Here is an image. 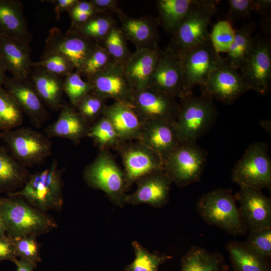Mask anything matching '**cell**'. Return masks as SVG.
Segmentation results:
<instances>
[{
  "label": "cell",
  "mask_w": 271,
  "mask_h": 271,
  "mask_svg": "<svg viewBox=\"0 0 271 271\" xmlns=\"http://www.w3.org/2000/svg\"><path fill=\"white\" fill-rule=\"evenodd\" d=\"M77 71L66 76L63 83V91L67 95L70 104L76 107L79 101L91 93V87L87 81H84Z\"/></svg>",
  "instance_id": "cell-40"
},
{
  "label": "cell",
  "mask_w": 271,
  "mask_h": 271,
  "mask_svg": "<svg viewBox=\"0 0 271 271\" xmlns=\"http://www.w3.org/2000/svg\"><path fill=\"white\" fill-rule=\"evenodd\" d=\"M90 126L74 106L64 103L57 120L47 126L44 132L48 138H64L78 145L87 137Z\"/></svg>",
  "instance_id": "cell-26"
},
{
  "label": "cell",
  "mask_w": 271,
  "mask_h": 271,
  "mask_svg": "<svg viewBox=\"0 0 271 271\" xmlns=\"http://www.w3.org/2000/svg\"><path fill=\"white\" fill-rule=\"evenodd\" d=\"M100 45L105 48L112 61L122 65L131 54L126 40L117 24L112 28Z\"/></svg>",
  "instance_id": "cell-38"
},
{
  "label": "cell",
  "mask_w": 271,
  "mask_h": 271,
  "mask_svg": "<svg viewBox=\"0 0 271 271\" xmlns=\"http://www.w3.org/2000/svg\"><path fill=\"white\" fill-rule=\"evenodd\" d=\"M87 137L91 138L99 150H116L123 143L109 120L102 115L90 125Z\"/></svg>",
  "instance_id": "cell-33"
},
{
  "label": "cell",
  "mask_w": 271,
  "mask_h": 271,
  "mask_svg": "<svg viewBox=\"0 0 271 271\" xmlns=\"http://www.w3.org/2000/svg\"><path fill=\"white\" fill-rule=\"evenodd\" d=\"M130 104L145 122L161 119L175 122L180 106L176 98L150 87L133 91Z\"/></svg>",
  "instance_id": "cell-15"
},
{
  "label": "cell",
  "mask_w": 271,
  "mask_h": 271,
  "mask_svg": "<svg viewBox=\"0 0 271 271\" xmlns=\"http://www.w3.org/2000/svg\"><path fill=\"white\" fill-rule=\"evenodd\" d=\"M97 43L74 29L63 32L54 27L49 31L46 45L41 57L58 54L69 60L79 72Z\"/></svg>",
  "instance_id": "cell-11"
},
{
  "label": "cell",
  "mask_w": 271,
  "mask_h": 271,
  "mask_svg": "<svg viewBox=\"0 0 271 271\" xmlns=\"http://www.w3.org/2000/svg\"><path fill=\"white\" fill-rule=\"evenodd\" d=\"M220 2L216 0H202L172 35L165 51L176 56L209 42L208 27Z\"/></svg>",
  "instance_id": "cell-5"
},
{
  "label": "cell",
  "mask_w": 271,
  "mask_h": 271,
  "mask_svg": "<svg viewBox=\"0 0 271 271\" xmlns=\"http://www.w3.org/2000/svg\"><path fill=\"white\" fill-rule=\"evenodd\" d=\"M226 20L232 23L250 17L254 12L253 0H229Z\"/></svg>",
  "instance_id": "cell-46"
},
{
  "label": "cell",
  "mask_w": 271,
  "mask_h": 271,
  "mask_svg": "<svg viewBox=\"0 0 271 271\" xmlns=\"http://www.w3.org/2000/svg\"><path fill=\"white\" fill-rule=\"evenodd\" d=\"M83 176L89 186L104 192L115 205L122 207L126 204L124 172L107 150H99L84 169Z\"/></svg>",
  "instance_id": "cell-6"
},
{
  "label": "cell",
  "mask_w": 271,
  "mask_h": 271,
  "mask_svg": "<svg viewBox=\"0 0 271 271\" xmlns=\"http://www.w3.org/2000/svg\"><path fill=\"white\" fill-rule=\"evenodd\" d=\"M78 0H56L51 1L54 5V12L57 20H59L62 13L68 12L77 2Z\"/></svg>",
  "instance_id": "cell-50"
},
{
  "label": "cell",
  "mask_w": 271,
  "mask_h": 271,
  "mask_svg": "<svg viewBox=\"0 0 271 271\" xmlns=\"http://www.w3.org/2000/svg\"><path fill=\"white\" fill-rule=\"evenodd\" d=\"M149 87L180 99L189 95L179 61L165 50L151 77Z\"/></svg>",
  "instance_id": "cell-18"
},
{
  "label": "cell",
  "mask_w": 271,
  "mask_h": 271,
  "mask_svg": "<svg viewBox=\"0 0 271 271\" xmlns=\"http://www.w3.org/2000/svg\"><path fill=\"white\" fill-rule=\"evenodd\" d=\"M202 0H158L156 2L159 24L173 35L192 9Z\"/></svg>",
  "instance_id": "cell-30"
},
{
  "label": "cell",
  "mask_w": 271,
  "mask_h": 271,
  "mask_svg": "<svg viewBox=\"0 0 271 271\" xmlns=\"http://www.w3.org/2000/svg\"><path fill=\"white\" fill-rule=\"evenodd\" d=\"M12 239L7 236L0 237V261L16 259Z\"/></svg>",
  "instance_id": "cell-47"
},
{
  "label": "cell",
  "mask_w": 271,
  "mask_h": 271,
  "mask_svg": "<svg viewBox=\"0 0 271 271\" xmlns=\"http://www.w3.org/2000/svg\"><path fill=\"white\" fill-rule=\"evenodd\" d=\"M196 209L207 224L214 225L228 234H245V228L236 203L235 195L229 189L217 188L203 194Z\"/></svg>",
  "instance_id": "cell-2"
},
{
  "label": "cell",
  "mask_w": 271,
  "mask_h": 271,
  "mask_svg": "<svg viewBox=\"0 0 271 271\" xmlns=\"http://www.w3.org/2000/svg\"><path fill=\"white\" fill-rule=\"evenodd\" d=\"M207 152L196 143H182L165 161L163 171L180 188L198 182L205 169Z\"/></svg>",
  "instance_id": "cell-7"
},
{
  "label": "cell",
  "mask_w": 271,
  "mask_h": 271,
  "mask_svg": "<svg viewBox=\"0 0 271 271\" xmlns=\"http://www.w3.org/2000/svg\"><path fill=\"white\" fill-rule=\"evenodd\" d=\"M136 183L137 189L133 193L126 194V204H145L162 208L168 203L172 181L164 171L148 175Z\"/></svg>",
  "instance_id": "cell-19"
},
{
  "label": "cell",
  "mask_w": 271,
  "mask_h": 271,
  "mask_svg": "<svg viewBox=\"0 0 271 271\" xmlns=\"http://www.w3.org/2000/svg\"><path fill=\"white\" fill-rule=\"evenodd\" d=\"M17 266L16 271H34L37 264L24 259L16 258L13 261Z\"/></svg>",
  "instance_id": "cell-53"
},
{
  "label": "cell",
  "mask_w": 271,
  "mask_h": 271,
  "mask_svg": "<svg viewBox=\"0 0 271 271\" xmlns=\"http://www.w3.org/2000/svg\"><path fill=\"white\" fill-rule=\"evenodd\" d=\"M0 213L6 233L12 238L36 236L56 227L49 217L16 198L1 199Z\"/></svg>",
  "instance_id": "cell-3"
},
{
  "label": "cell",
  "mask_w": 271,
  "mask_h": 271,
  "mask_svg": "<svg viewBox=\"0 0 271 271\" xmlns=\"http://www.w3.org/2000/svg\"><path fill=\"white\" fill-rule=\"evenodd\" d=\"M106 100L92 93L85 95L75 107L90 125L100 117L106 106Z\"/></svg>",
  "instance_id": "cell-42"
},
{
  "label": "cell",
  "mask_w": 271,
  "mask_h": 271,
  "mask_svg": "<svg viewBox=\"0 0 271 271\" xmlns=\"http://www.w3.org/2000/svg\"><path fill=\"white\" fill-rule=\"evenodd\" d=\"M30 79L43 102L52 110L61 109L65 103L63 99L64 81L61 77L34 67Z\"/></svg>",
  "instance_id": "cell-28"
},
{
  "label": "cell",
  "mask_w": 271,
  "mask_h": 271,
  "mask_svg": "<svg viewBox=\"0 0 271 271\" xmlns=\"http://www.w3.org/2000/svg\"><path fill=\"white\" fill-rule=\"evenodd\" d=\"M97 13H116L119 8L116 0H91Z\"/></svg>",
  "instance_id": "cell-48"
},
{
  "label": "cell",
  "mask_w": 271,
  "mask_h": 271,
  "mask_svg": "<svg viewBox=\"0 0 271 271\" xmlns=\"http://www.w3.org/2000/svg\"><path fill=\"white\" fill-rule=\"evenodd\" d=\"M116 14L121 23L120 29L123 35L137 49L154 48L158 46L160 36L158 27L160 24L158 18L150 16L131 18L120 9Z\"/></svg>",
  "instance_id": "cell-23"
},
{
  "label": "cell",
  "mask_w": 271,
  "mask_h": 271,
  "mask_svg": "<svg viewBox=\"0 0 271 271\" xmlns=\"http://www.w3.org/2000/svg\"><path fill=\"white\" fill-rule=\"evenodd\" d=\"M28 178L25 166L0 150V188L24 185Z\"/></svg>",
  "instance_id": "cell-34"
},
{
  "label": "cell",
  "mask_w": 271,
  "mask_h": 271,
  "mask_svg": "<svg viewBox=\"0 0 271 271\" xmlns=\"http://www.w3.org/2000/svg\"><path fill=\"white\" fill-rule=\"evenodd\" d=\"M174 122L180 143H196L215 123L218 113L213 100L205 95L190 94L181 99Z\"/></svg>",
  "instance_id": "cell-1"
},
{
  "label": "cell",
  "mask_w": 271,
  "mask_h": 271,
  "mask_svg": "<svg viewBox=\"0 0 271 271\" xmlns=\"http://www.w3.org/2000/svg\"><path fill=\"white\" fill-rule=\"evenodd\" d=\"M254 12L268 17L270 11V0H253Z\"/></svg>",
  "instance_id": "cell-52"
},
{
  "label": "cell",
  "mask_w": 271,
  "mask_h": 271,
  "mask_svg": "<svg viewBox=\"0 0 271 271\" xmlns=\"http://www.w3.org/2000/svg\"><path fill=\"white\" fill-rule=\"evenodd\" d=\"M231 178L239 186L270 190L271 160L267 144L257 142L249 145L234 165Z\"/></svg>",
  "instance_id": "cell-8"
},
{
  "label": "cell",
  "mask_w": 271,
  "mask_h": 271,
  "mask_svg": "<svg viewBox=\"0 0 271 271\" xmlns=\"http://www.w3.org/2000/svg\"><path fill=\"white\" fill-rule=\"evenodd\" d=\"M132 246L135 258L125 267V271H159L161 264L172 258L164 253L151 252L137 241L132 242Z\"/></svg>",
  "instance_id": "cell-36"
},
{
  "label": "cell",
  "mask_w": 271,
  "mask_h": 271,
  "mask_svg": "<svg viewBox=\"0 0 271 271\" xmlns=\"http://www.w3.org/2000/svg\"><path fill=\"white\" fill-rule=\"evenodd\" d=\"M96 14L98 13H84L70 16L71 21L70 28H76L82 25Z\"/></svg>",
  "instance_id": "cell-51"
},
{
  "label": "cell",
  "mask_w": 271,
  "mask_h": 271,
  "mask_svg": "<svg viewBox=\"0 0 271 271\" xmlns=\"http://www.w3.org/2000/svg\"><path fill=\"white\" fill-rule=\"evenodd\" d=\"M25 17L22 3L0 0V35L29 43L33 36Z\"/></svg>",
  "instance_id": "cell-27"
},
{
  "label": "cell",
  "mask_w": 271,
  "mask_h": 271,
  "mask_svg": "<svg viewBox=\"0 0 271 271\" xmlns=\"http://www.w3.org/2000/svg\"><path fill=\"white\" fill-rule=\"evenodd\" d=\"M174 56L181 64L188 94L193 93V87L200 86L209 73L225 61L210 41Z\"/></svg>",
  "instance_id": "cell-12"
},
{
  "label": "cell",
  "mask_w": 271,
  "mask_h": 271,
  "mask_svg": "<svg viewBox=\"0 0 271 271\" xmlns=\"http://www.w3.org/2000/svg\"><path fill=\"white\" fill-rule=\"evenodd\" d=\"M223 261L218 252L192 246L182 257L181 271H222Z\"/></svg>",
  "instance_id": "cell-32"
},
{
  "label": "cell",
  "mask_w": 271,
  "mask_h": 271,
  "mask_svg": "<svg viewBox=\"0 0 271 271\" xmlns=\"http://www.w3.org/2000/svg\"><path fill=\"white\" fill-rule=\"evenodd\" d=\"M0 130H1V128H0ZM1 138H2V133H1V131H0V139Z\"/></svg>",
  "instance_id": "cell-56"
},
{
  "label": "cell",
  "mask_w": 271,
  "mask_h": 271,
  "mask_svg": "<svg viewBox=\"0 0 271 271\" xmlns=\"http://www.w3.org/2000/svg\"><path fill=\"white\" fill-rule=\"evenodd\" d=\"M6 236L3 220L0 213V237Z\"/></svg>",
  "instance_id": "cell-55"
},
{
  "label": "cell",
  "mask_w": 271,
  "mask_h": 271,
  "mask_svg": "<svg viewBox=\"0 0 271 271\" xmlns=\"http://www.w3.org/2000/svg\"><path fill=\"white\" fill-rule=\"evenodd\" d=\"M235 35L232 24L227 20H221L213 27L209 33V40L214 50L219 54L227 53Z\"/></svg>",
  "instance_id": "cell-39"
},
{
  "label": "cell",
  "mask_w": 271,
  "mask_h": 271,
  "mask_svg": "<svg viewBox=\"0 0 271 271\" xmlns=\"http://www.w3.org/2000/svg\"><path fill=\"white\" fill-rule=\"evenodd\" d=\"M260 254L271 256V227L249 231L245 242Z\"/></svg>",
  "instance_id": "cell-45"
},
{
  "label": "cell",
  "mask_w": 271,
  "mask_h": 271,
  "mask_svg": "<svg viewBox=\"0 0 271 271\" xmlns=\"http://www.w3.org/2000/svg\"><path fill=\"white\" fill-rule=\"evenodd\" d=\"M116 24L111 13H98L82 25L74 29L83 36L101 45L112 28Z\"/></svg>",
  "instance_id": "cell-35"
},
{
  "label": "cell",
  "mask_w": 271,
  "mask_h": 271,
  "mask_svg": "<svg viewBox=\"0 0 271 271\" xmlns=\"http://www.w3.org/2000/svg\"><path fill=\"white\" fill-rule=\"evenodd\" d=\"M14 157L24 166L38 165L52 152V142L44 134L30 128L6 130L2 133Z\"/></svg>",
  "instance_id": "cell-10"
},
{
  "label": "cell",
  "mask_w": 271,
  "mask_h": 271,
  "mask_svg": "<svg viewBox=\"0 0 271 271\" xmlns=\"http://www.w3.org/2000/svg\"><path fill=\"white\" fill-rule=\"evenodd\" d=\"M10 195L24 198L40 211L61 208L62 182L57 161L54 159L48 167L29 177L22 189Z\"/></svg>",
  "instance_id": "cell-4"
},
{
  "label": "cell",
  "mask_w": 271,
  "mask_h": 271,
  "mask_svg": "<svg viewBox=\"0 0 271 271\" xmlns=\"http://www.w3.org/2000/svg\"><path fill=\"white\" fill-rule=\"evenodd\" d=\"M23 120L22 111L7 90L0 86L1 129H12L20 125Z\"/></svg>",
  "instance_id": "cell-37"
},
{
  "label": "cell",
  "mask_w": 271,
  "mask_h": 271,
  "mask_svg": "<svg viewBox=\"0 0 271 271\" xmlns=\"http://www.w3.org/2000/svg\"><path fill=\"white\" fill-rule=\"evenodd\" d=\"M103 115L112 124L123 143L137 141L145 123L126 102L114 101L106 105Z\"/></svg>",
  "instance_id": "cell-25"
},
{
  "label": "cell",
  "mask_w": 271,
  "mask_h": 271,
  "mask_svg": "<svg viewBox=\"0 0 271 271\" xmlns=\"http://www.w3.org/2000/svg\"><path fill=\"white\" fill-rule=\"evenodd\" d=\"M200 87L201 95L228 105L250 90L238 70L225 60L209 73Z\"/></svg>",
  "instance_id": "cell-13"
},
{
  "label": "cell",
  "mask_w": 271,
  "mask_h": 271,
  "mask_svg": "<svg viewBox=\"0 0 271 271\" xmlns=\"http://www.w3.org/2000/svg\"><path fill=\"white\" fill-rule=\"evenodd\" d=\"M36 236L12 238L16 256L36 264L41 261L39 246Z\"/></svg>",
  "instance_id": "cell-43"
},
{
  "label": "cell",
  "mask_w": 271,
  "mask_h": 271,
  "mask_svg": "<svg viewBox=\"0 0 271 271\" xmlns=\"http://www.w3.org/2000/svg\"><path fill=\"white\" fill-rule=\"evenodd\" d=\"M136 141L155 152L161 159L163 164L180 143L174 122L161 119L145 122Z\"/></svg>",
  "instance_id": "cell-21"
},
{
  "label": "cell",
  "mask_w": 271,
  "mask_h": 271,
  "mask_svg": "<svg viewBox=\"0 0 271 271\" xmlns=\"http://www.w3.org/2000/svg\"><path fill=\"white\" fill-rule=\"evenodd\" d=\"M91 93L107 100L130 103L133 91L123 71V65L112 61L103 70L87 78Z\"/></svg>",
  "instance_id": "cell-17"
},
{
  "label": "cell",
  "mask_w": 271,
  "mask_h": 271,
  "mask_svg": "<svg viewBox=\"0 0 271 271\" xmlns=\"http://www.w3.org/2000/svg\"><path fill=\"white\" fill-rule=\"evenodd\" d=\"M42 68L59 76H67L74 70L72 63L66 58L58 54H51L40 57V60L33 62L32 68Z\"/></svg>",
  "instance_id": "cell-41"
},
{
  "label": "cell",
  "mask_w": 271,
  "mask_h": 271,
  "mask_svg": "<svg viewBox=\"0 0 271 271\" xmlns=\"http://www.w3.org/2000/svg\"><path fill=\"white\" fill-rule=\"evenodd\" d=\"M68 13L69 16L84 13H97L90 1L80 0H78Z\"/></svg>",
  "instance_id": "cell-49"
},
{
  "label": "cell",
  "mask_w": 271,
  "mask_h": 271,
  "mask_svg": "<svg viewBox=\"0 0 271 271\" xmlns=\"http://www.w3.org/2000/svg\"><path fill=\"white\" fill-rule=\"evenodd\" d=\"M163 51L154 48L137 49L123 65L125 77L133 91L146 88Z\"/></svg>",
  "instance_id": "cell-22"
},
{
  "label": "cell",
  "mask_w": 271,
  "mask_h": 271,
  "mask_svg": "<svg viewBox=\"0 0 271 271\" xmlns=\"http://www.w3.org/2000/svg\"><path fill=\"white\" fill-rule=\"evenodd\" d=\"M112 61L105 48L97 44L78 72L87 78L105 69Z\"/></svg>",
  "instance_id": "cell-44"
},
{
  "label": "cell",
  "mask_w": 271,
  "mask_h": 271,
  "mask_svg": "<svg viewBox=\"0 0 271 271\" xmlns=\"http://www.w3.org/2000/svg\"><path fill=\"white\" fill-rule=\"evenodd\" d=\"M238 210L247 231L271 227V200L261 190L240 186L234 195Z\"/></svg>",
  "instance_id": "cell-16"
},
{
  "label": "cell",
  "mask_w": 271,
  "mask_h": 271,
  "mask_svg": "<svg viewBox=\"0 0 271 271\" xmlns=\"http://www.w3.org/2000/svg\"><path fill=\"white\" fill-rule=\"evenodd\" d=\"M3 86L34 125L40 126L44 123L49 113L30 78L18 79L7 77Z\"/></svg>",
  "instance_id": "cell-20"
},
{
  "label": "cell",
  "mask_w": 271,
  "mask_h": 271,
  "mask_svg": "<svg viewBox=\"0 0 271 271\" xmlns=\"http://www.w3.org/2000/svg\"><path fill=\"white\" fill-rule=\"evenodd\" d=\"M240 75L249 90L262 96L271 90V41L269 38L253 37L249 52L240 69Z\"/></svg>",
  "instance_id": "cell-9"
},
{
  "label": "cell",
  "mask_w": 271,
  "mask_h": 271,
  "mask_svg": "<svg viewBox=\"0 0 271 271\" xmlns=\"http://www.w3.org/2000/svg\"><path fill=\"white\" fill-rule=\"evenodd\" d=\"M117 151L120 154L124 168L126 190L141 178L163 171V164L159 156L138 141L125 142Z\"/></svg>",
  "instance_id": "cell-14"
},
{
  "label": "cell",
  "mask_w": 271,
  "mask_h": 271,
  "mask_svg": "<svg viewBox=\"0 0 271 271\" xmlns=\"http://www.w3.org/2000/svg\"><path fill=\"white\" fill-rule=\"evenodd\" d=\"M233 271H271L269 258L245 242L229 241L226 245Z\"/></svg>",
  "instance_id": "cell-29"
},
{
  "label": "cell",
  "mask_w": 271,
  "mask_h": 271,
  "mask_svg": "<svg viewBox=\"0 0 271 271\" xmlns=\"http://www.w3.org/2000/svg\"><path fill=\"white\" fill-rule=\"evenodd\" d=\"M7 70L0 60V86H3L7 76L6 74Z\"/></svg>",
  "instance_id": "cell-54"
},
{
  "label": "cell",
  "mask_w": 271,
  "mask_h": 271,
  "mask_svg": "<svg viewBox=\"0 0 271 271\" xmlns=\"http://www.w3.org/2000/svg\"><path fill=\"white\" fill-rule=\"evenodd\" d=\"M255 30V23L248 22L235 30L233 42L224 58L229 66L240 70L249 52L253 39L252 35Z\"/></svg>",
  "instance_id": "cell-31"
},
{
  "label": "cell",
  "mask_w": 271,
  "mask_h": 271,
  "mask_svg": "<svg viewBox=\"0 0 271 271\" xmlns=\"http://www.w3.org/2000/svg\"><path fill=\"white\" fill-rule=\"evenodd\" d=\"M0 60L13 78H30L33 61L29 43L0 35Z\"/></svg>",
  "instance_id": "cell-24"
}]
</instances>
